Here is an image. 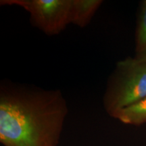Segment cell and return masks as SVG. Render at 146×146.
Wrapping results in <instances>:
<instances>
[{"instance_id": "6da1fadb", "label": "cell", "mask_w": 146, "mask_h": 146, "mask_svg": "<svg viewBox=\"0 0 146 146\" xmlns=\"http://www.w3.org/2000/svg\"><path fill=\"white\" fill-rule=\"evenodd\" d=\"M68 112L59 89L1 84L0 141L4 146H56Z\"/></svg>"}, {"instance_id": "7a4b0ae2", "label": "cell", "mask_w": 146, "mask_h": 146, "mask_svg": "<svg viewBox=\"0 0 146 146\" xmlns=\"http://www.w3.org/2000/svg\"><path fill=\"white\" fill-rule=\"evenodd\" d=\"M146 97V63L135 57L118 62L108 80L103 97L105 111L114 118L118 112Z\"/></svg>"}, {"instance_id": "3957f363", "label": "cell", "mask_w": 146, "mask_h": 146, "mask_svg": "<svg viewBox=\"0 0 146 146\" xmlns=\"http://www.w3.org/2000/svg\"><path fill=\"white\" fill-rule=\"evenodd\" d=\"M72 0H1L0 4L17 5L30 14L33 26L48 36L57 35L70 24Z\"/></svg>"}, {"instance_id": "277c9868", "label": "cell", "mask_w": 146, "mask_h": 146, "mask_svg": "<svg viewBox=\"0 0 146 146\" xmlns=\"http://www.w3.org/2000/svg\"><path fill=\"white\" fill-rule=\"evenodd\" d=\"M103 2L102 0H72L70 24L80 28L87 27Z\"/></svg>"}, {"instance_id": "5b68a950", "label": "cell", "mask_w": 146, "mask_h": 146, "mask_svg": "<svg viewBox=\"0 0 146 146\" xmlns=\"http://www.w3.org/2000/svg\"><path fill=\"white\" fill-rule=\"evenodd\" d=\"M114 118L127 125H141L146 123V97L122 110Z\"/></svg>"}, {"instance_id": "8992f818", "label": "cell", "mask_w": 146, "mask_h": 146, "mask_svg": "<svg viewBox=\"0 0 146 146\" xmlns=\"http://www.w3.org/2000/svg\"><path fill=\"white\" fill-rule=\"evenodd\" d=\"M136 55L146 50V0L140 4L135 32Z\"/></svg>"}, {"instance_id": "52a82bcc", "label": "cell", "mask_w": 146, "mask_h": 146, "mask_svg": "<svg viewBox=\"0 0 146 146\" xmlns=\"http://www.w3.org/2000/svg\"><path fill=\"white\" fill-rule=\"evenodd\" d=\"M135 57L137 59L140 60V61L146 63V50L144 51L143 52L141 53V54L135 55Z\"/></svg>"}]
</instances>
